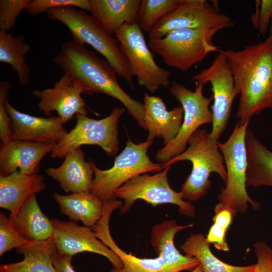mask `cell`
<instances>
[{"instance_id": "35", "label": "cell", "mask_w": 272, "mask_h": 272, "mask_svg": "<svg viewBox=\"0 0 272 272\" xmlns=\"http://www.w3.org/2000/svg\"><path fill=\"white\" fill-rule=\"evenodd\" d=\"M11 87L9 81L0 82V139L3 144L12 141L11 120L6 107Z\"/></svg>"}, {"instance_id": "22", "label": "cell", "mask_w": 272, "mask_h": 272, "mask_svg": "<svg viewBox=\"0 0 272 272\" xmlns=\"http://www.w3.org/2000/svg\"><path fill=\"white\" fill-rule=\"evenodd\" d=\"M43 177L18 171L7 176L0 175V207L10 211L9 218L15 223L24 202L32 194L46 188Z\"/></svg>"}, {"instance_id": "16", "label": "cell", "mask_w": 272, "mask_h": 272, "mask_svg": "<svg viewBox=\"0 0 272 272\" xmlns=\"http://www.w3.org/2000/svg\"><path fill=\"white\" fill-rule=\"evenodd\" d=\"M6 107L11 120L12 140L55 145L67 133L58 116H32L16 110L8 101Z\"/></svg>"}, {"instance_id": "11", "label": "cell", "mask_w": 272, "mask_h": 272, "mask_svg": "<svg viewBox=\"0 0 272 272\" xmlns=\"http://www.w3.org/2000/svg\"><path fill=\"white\" fill-rule=\"evenodd\" d=\"M170 166L154 175H138L128 180L114 192V196L124 200L120 209L121 214L127 213L138 199H143L153 206L171 203L178 207L180 214L188 217L195 216V208L185 201L181 191L174 190L170 186L168 173Z\"/></svg>"}, {"instance_id": "41", "label": "cell", "mask_w": 272, "mask_h": 272, "mask_svg": "<svg viewBox=\"0 0 272 272\" xmlns=\"http://www.w3.org/2000/svg\"><path fill=\"white\" fill-rule=\"evenodd\" d=\"M269 33H270V34H272V19L271 20V24L269 27Z\"/></svg>"}, {"instance_id": "20", "label": "cell", "mask_w": 272, "mask_h": 272, "mask_svg": "<svg viewBox=\"0 0 272 272\" xmlns=\"http://www.w3.org/2000/svg\"><path fill=\"white\" fill-rule=\"evenodd\" d=\"M64 158L59 166L46 169V174L56 180L67 193L90 192L94 170L89 160H85L81 147L69 152Z\"/></svg>"}, {"instance_id": "15", "label": "cell", "mask_w": 272, "mask_h": 272, "mask_svg": "<svg viewBox=\"0 0 272 272\" xmlns=\"http://www.w3.org/2000/svg\"><path fill=\"white\" fill-rule=\"evenodd\" d=\"M51 221L54 227L52 241L60 254L73 256L85 251L93 252L107 258L114 268L122 267L120 258L98 240L91 228L71 221L52 219Z\"/></svg>"}, {"instance_id": "36", "label": "cell", "mask_w": 272, "mask_h": 272, "mask_svg": "<svg viewBox=\"0 0 272 272\" xmlns=\"http://www.w3.org/2000/svg\"><path fill=\"white\" fill-rule=\"evenodd\" d=\"M253 248L257 263L252 272H272V248L262 241L256 242Z\"/></svg>"}, {"instance_id": "30", "label": "cell", "mask_w": 272, "mask_h": 272, "mask_svg": "<svg viewBox=\"0 0 272 272\" xmlns=\"http://www.w3.org/2000/svg\"><path fill=\"white\" fill-rule=\"evenodd\" d=\"M182 0H141L137 23L143 32L149 33L162 17L175 10Z\"/></svg>"}, {"instance_id": "6", "label": "cell", "mask_w": 272, "mask_h": 272, "mask_svg": "<svg viewBox=\"0 0 272 272\" xmlns=\"http://www.w3.org/2000/svg\"><path fill=\"white\" fill-rule=\"evenodd\" d=\"M249 122L247 121L242 125L237 122L225 142H218L227 176L225 186L218 194L219 203L236 214L244 213L248 209V203L255 210L260 207L249 196L246 188L247 161L245 135Z\"/></svg>"}, {"instance_id": "13", "label": "cell", "mask_w": 272, "mask_h": 272, "mask_svg": "<svg viewBox=\"0 0 272 272\" xmlns=\"http://www.w3.org/2000/svg\"><path fill=\"white\" fill-rule=\"evenodd\" d=\"M212 64L195 74L192 79L206 84L210 83L213 93L212 128L210 137L216 140L226 128L230 116L233 102L239 92L235 87L231 69L226 57L219 50Z\"/></svg>"}, {"instance_id": "19", "label": "cell", "mask_w": 272, "mask_h": 272, "mask_svg": "<svg viewBox=\"0 0 272 272\" xmlns=\"http://www.w3.org/2000/svg\"><path fill=\"white\" fill-rule=\"evenodd\" d=\"M192 226L191 224L179 225L175 220H167L152 227L151 245L169 272L193 269L200 264L196 258L181 254L174 243V238L177 232Z\"/></svg>"}, {"instance_id": "17", "label": "cell", "mask_w": 272, "mask_h": 272, "mask_svg": "<svg viewBox=\"0 0 272 272\" xmlns=\"http://www.w3.org/2000/svg\"><path fill=\"white\" fill-rule=\"evenodd\" d=\"M54 144L12 140L0 144V175L7 176L20 171L37 174L41 161L52 152Z\"/></svg>"}, {"instance_id": "23", "label": "cell", "mask_w": 272, "mask_h": 272, "mask_svg": "<svg viewBox=\"0 0 272 272\" xmlns=\"http://www.w3.org/2000/svg\"><path fill=\"white\" fill-rule=\"evenodd\" d=\"M93 14L111 36L124 25L137 22L141 0H90Z\"/></svg>"}, {"instance_id": "32", "label": "cell", "mask_w": 272, "mask_h": 272, "mask_svg": "<svg viewBox=\"0 0 272 272\" xmlns=\"http://www.w3.org/2000/svg\"><path fill=\"white\" fill-rule=\"evenodd\" d=\"M28 241L16 227L14 222L0 213V255L14 248L26 244Z\"/></svg>"}, {"instance_id": "24", "label": "cell", "mask_w": 272, "mask_h": 272, "mask_svg": "<svg viewBox=\"0 0 272 272\" xmlns=\"http://www.w3.org/2000/svg\"><path fill=\"white\" fill-rule=\"evenodd\" d=\"M53 197L58 205L61 213L71 221H81L92 228L101 219L104 202L89 193H72L61 195L57 192Z\"/></svg>"}, {"instance_id": "3", "label": "cell", "mask_w": 272, "mask_h": 272, "mask_svg": "<svg viewBox=\"0 0 272 272\" xmlns=\"http://www.w3.org/2000/svg\"><path fill=\"white\" fill-rule=\"evenodd\" d=\"M46 14L49 19L59 21L69 29L72 40L91 45L103 55L117 75L134 88L128 61L118 40L105 30L93 14L71 6L51 9Z\"/></svg>"}, {"instance_id": "40", "label": "cell", "mask_w": 272, "mask_h": 272, "mask_svg": "<svg viewBox=\"0 0 272 272\" xmlns=\"http://www.w3.org/2000/svg\"><path fill=\"white\" fill-rule=\"evenodd\" d=\"M190 272H203V270L201 266L200 265V264H199L194 268L192 269Z\"/></svg>"}, {"instance_id": "8", "label": "cell", "mask_w": 272, "mask_h": 272, "mask_svg": "<svg viewBox=\"0 0 272 272\" xmlns=\"http://www.w3.org/2000/svg\"><path fill=\"white\" fill-rule=\"evenodd\" d=\"M124 111L123 108L115 107L108 116L99 120L76 115L75 126L54 145L50 158H64L67 153L83 145H97L108 156H115L119 145L118 122Z\"/></svg>"}, {"instance_id": "28", "label": "cell", "mask_w": 272, "mask_h": 272, "mask_svg": "<svg viewBox=\"0 0 272 272\" xmlns=\"http://www.w3.org/2000/svg\"><path fill=\"white\" fill-rule=\"evenodd\" d=\"M179 248L185 255L198 260L203 272H252L256 267V264L235 266L220 260L212 252L210 244L201 233L191 234Z\"/></svg>"}, {"instance_id": "5", "label": "cell", "mask_w": 272, "mask_h": 272, "mask_svg": "<svg viewBox=\"0 0 272 272\" xmlns=\"http://www.w3.org/2000/svg\"><path fill=\"white\" fill-rule=\"evenodd\" d=\"M153 141L138 144L128 139L125 148L115 158L113 166L107 170L98 168L89 160L94 170L90 192L104 202L117 199L115 191L133 177L148 172H160L162 164L154 163L147 154Z\"/></svg>"}, {"instance_id": "7", "label": "cell", "mask_w": 272, "mask_h": 272, "mask_svg": "<svg viewBox=\"0 0 272 272\" xmlns=\"http://www.w3.org/2000/svg\"><path fill=\"white\" fill-rule=\"evenodd\" d=\"M216 29L182 28L172 30L163 38L149 39L148 45L170 67L188 71L210 52L218 51L213 43Z\"/></svg>"}, {"instance_id": "38", "label": "cell", "mask_w": 272, "mask_h": 272, "mask_svg": "<svg viewBox=\"0 0 272 272\" xmlns=\"http://www.w3.org/2000/svg\"><path fill=\"white\" fill-rule=\"evenodd\" d=\"M51 256L52 263L57 272H76L72 265L73 256L62 255L58 253L54 244L51 252Z\"/></svg>"}, {"instance_id": "12", "label": "cell", "mask_w": 272, "mask_h": 272, "mask_svg": "<svg viewBox=\"0 0 272 272\" xmlns=\"http://www.w3.org/2000/svg\"><path fill=\"white\" fill-rule=\"evenodd\" d=\"M234 26L231 19L207 0H182L178 7L161 18L148 33L149 39L163 38L182 28L216 29Z\"/></svg>"}, {"instance_id": "14", "label": "cell", "mask_w": 272, "mask_h": 272, "mask_svg": "<svg viewBox=\"0 0 272 272\" xmlns=\"http://www.w3.org/2000/svg\"><path fill=\"white\" fill-rule=\"evenodd\" d=\"M82 93L81 83L67 72L64 73L53 87L32 91L33 96L39 99V111L46 116L56 111L63 124L77 114H88V107L81 97Z\"/></svg>"}, {"instance_id": "27", "label": "cell", "mask_w": 272, "mask_h": 272, "mask_svg": "<svg viewBox=\"0 0 272 272\" xmlns=\"http://www.w3.org/2000/svg\"><path fill=\"white\" fill-rule=\"evenodd\" d=\"M53 246L52 237L46 241H29L16 248L18 253L23 254V260L1 265L0 271L57 272L51 256Z\"/></svg>"}, {"instance_id": "29", "label": "cell", "mask_w": 272, "mask_h": 272, "mask_svg": "<svg viewBox=\"0 0 272 272\" xmlns=\"http://www.w3.org/2000/svg\"><path fill=\"white\" fill-rule=\"evenodd\" d=\"M30 49L23 34L14 37L12 33L0 31V61L10 64L17 72L19 83L22 86L30 81V68L25 58Z\"/></svg>"}, {"instance_id": "31", "label": "cell", "mask_w": 272, "mask_h": 272, "mask_svg": "<svg viewBox=\"0 0 272 272\" xmlns=\"http://www.w3.org/2000/svg\"><path fill=\"white\" fill-rule=\"evenodd\" d=\"M215 213L213 218L214 224L206 237V241L209 244H213L218 250L228 251L229 248L226 239V233L236 214L219 203L215 206Z\"/></svg>"}, {"instance_id": "1", "label": "cell", "mask_w": 272, "mask_h": 272, "mask_svg": "<svg viewBox=\"0 0 272 272\" xmlns=\"http://www.w3.org/2000/svg\"><path fill=\"white\" fill-rule=\"evenodd\" d=\"M222 50L240 94L237 122L244 124L264 109L272 110V34L241 50Z\"/></svg>"}, {"instance_id": "25", "label": "cell", "mask_w": 272, "mask_h": 272, "mask_svg": "<svg viewBox=\"0 0 272 272\" xmlns=\"http://www.w3.org/2000/svg\"><path fill=\"white\" fill-rule=\"evenodd\" d=\"M246 186L272 187V152L247 129L245 135Z\"/></svg>"}, {"instance_id": "9", "label": "cell", "mask_w": 272, "mask_h": 272, "mask_svg": "<svg viewBox=\"0 0 272 272\" xmlns=\"http://www.w3.org/2000/svg\"><path fill=\"white\" fill-rule=\"evenodd\" d=\"M170 84L169 91L181 104L184 115L177 135L160 149L156 155L157 161L162 163L169 161L183 152L189 138L198 128L213 121L212 112L209 109L213 96L206 97L203 95L202 90L205 84L195 82L194 91L176 82H171Z\"/></svg>"}, {"instance_id": "10", "label": "cell", "mask_w": 272, "mask_h": 272, "mask_svg": "<svg viewBox=\"0 0 272 272\" xmlns=\"http://www.w3.org/2000/svg\"><path fill=\"white\" fill-rule=\"evenodd\" d=\"M114 35L139 85L151 93L161 87L169 88L171 73L156 63L137 22L123 25Z\"/></svg>"}, {"instance_id": "39", "label": "cell", "mask_w": 272, "mask_h": 272, "mask_svg": "<svg viewBox=\"0 0 272 272\" xmlns=\"http://www.w3.org/2000/svg\"><path fill=\"white\" fill-rule=\"evenodd\" d=\"M260 4L261 1H255V12L252 14L251 17V22L253 24V25L256 29H257L258 26V21L260 11Z\"/></svg>"}, {"instance_id": "2", "label": "cell", "mask_w": 272, "mask_h": 272, "mask_svg": "<svg viewBox=\"0 0 272 272\" xmlns=\"http://www.w3.org/2000/svg\"><path fill=\"white\" fill-rule=\"evenodd\" d=\"M53 61L81 84L83 93H101L120 101L138 124L146 130L143 103L132 98L120 87L117 74L104 59L72 40L65 42Z\"/></svg>"}, {"instance_id": "34", "label": "cell", "mask_w": 272, "mask_h": 272, "mask_svg": "<svg viewBox=\"0 0 272 272\" xmlns=\"http://www.w3.org/2000/svg\"><path fill=\"white\" fill-rule=\"evenodd\" d=\"M30 0H1L0 29L7 32L12 29L20 13Z\"/></svg>"}, {"instance_id": "21", "label": "cell", "mask_w": 272, "mask_h": 272, "mask_svg": "<svg viewBox=\"0 0 272 272\" xmlns=\"http://www.w3.org/2000/svg\"><path fill=\"white\" fill-rule=\"evenodd\" d=\"M117 209L112 202L105 203L101 219L91 229L97 238L112 250L120 258L122 267L113 268L110 272H169L162 259L140 258L127 253L119 248L112 239L109 231V220L113 211Z\"/></svg>"}, {"instance_id": "33", "label": "cell", "mask_w": 272, "mask_h": 272, "mask_svg": "<svg viewBox=\"0 0 272 272\" xmlns=\"http://www.w3.org/2000/svg\"><path fill=\"white\" fill-rule=\"evenodd\" d=\"M66 6L76 7L90 14L93 13L90 0H30L25 10L30 15L37 16L51 9Z\"/></svg>"}, {"instance_id": "37", "label": "cell", "mask_w": 272, "mask_h": 272, "mask_svg": "<svg viewBox=\"0 0 272 272\" xmlns=\"http://www.w3.org/2000/svg\"><path fill=\"white\" fill-rule=\"evenodd\" d=\"M272 19V0L261 1L257 29L261 35H264Z\"/></svg>"}, {"instance_id": "18", "label": "cell", "mask_w": 272, "mask_h": 272, "mask_svg": "<svg viewBox=\"0 0 272 272\" xmlns=\"http://www.w3.org/2000/svg\"><path fill=\"white\" fill-rule=\"evenodd\" d=\"M144 120L148 131L147 141H153L156 137L162 138L164 146L172 141L177 135L183 119L182 106H176L168 110L163 100L159 97L144 94Z\"/></svg>"}, {"instance_id": "4", "label": "cell", "mask_w": 272, "mask_h": 272, "mask_svg": "<svg viewBox=\"0 0 272 272\" xmlns=\"http://www.w3.org/2000/svg\"><path fill=\"white\" fill-rule=\"evenodd\" d=\"M218 142L212 138L206 130L197 129L189 138L187 149L169 161L162 163L164 169L178 161L191 162V172L180 191L184 199L193 201L203 197L211 186L210 177L213 172L217 173L226 183L227 172Z\"/></svg>"}, {"instance_id": "26", "label": "cell", "mask_w": 272, "mask_h": 272, "mask_svg": "<svg viewBox=\"0 0 272 272\" xmlns=\"http://www.w3.org/2000/svg\"><path fill=\"white\" fill-rule=\"evenodd\" d=\"M15 224L29 241H46L53 236L54 227L51 220L41 211L36 193L31 195L21 207Z\"/></svg>"}]
</instances>
